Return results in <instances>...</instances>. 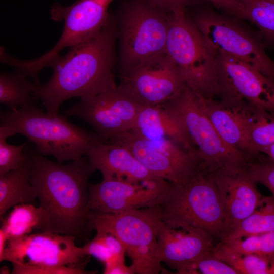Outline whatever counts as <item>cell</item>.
Masks as SVG:
<instances>
[{"label": "cell", "instance_id": "obj_33", "mask_svg": "<svg viewBox=\"0 0 274 274\" xmlns=\"http://www.w3.org/2000/svg\"><path fill=\"white\" fill-rule=\"evenodd\" d=\"M212 250L196 262L197 272L199 270L203 274H238L235 269L215 256Z\"/></svg>", "mask_w": 274, "mask_h": 274}, {"label": "cell", "instance_id": "obj_13", "mask_svg": "<svg viewBox=\"0 0 274 274\" xmlns=\"http://www.w3.org/2000/svg\"><path fill=\"white\" fill-rule=\"evenodd\" d=\"M185 86L178 68L165 51L123 75L118 86L142 106H155L176 96Z\"/></svg>", "mask_w": 274, "mask_h": 274}, {"label": "cell", "instance_id": "obj_16", "mask_svg": "<svg viewBox=\"0 0 274 274\" xmlns=\"http://www.w3.org/2000/svg\"><path fill=\"white\" fill-rule=\"evenodd\" d=\"M213 238L195 228H173L163 221L158 235L157 255L179 273H197L196 262L214 247Z\"/></svg>", "mask_w": 274, "mask_h": 274}, {"label": "cell", "instance_id": "obj_7", "mask_svg": "<svg viewBox=\"0 0 274 274\" xmlns=\"http://www.w3.org/2000/svg\"><path fill=\"white\" fill-rule=\"evenodd\" d=\"M162 222L158 204L117 214L91 212L89 228L116 237L131 259L135 273L157 274L162 270L157 251Z\"/></svg>", "mask_w": 274, "mask_h": 274}, {"label": "cell", "instance_id": "obj_1", "mask_svg": "<svg viewBox=\"0 0 274 274\" xmlns=\"http://www.w3.org/2000/svg\"><path fill=\"white\" fill-rule=\"evenodd\" d=\"M29 154L30 182L40 207L46 213L43 232L79 239L91 231L88 179L96 169L85 155L63 164L32 148Z\"/></svg>", "mask_w": 274, "mask_h": 274}, {"label": "cell", "instance_id": "obj_24", "mask_svg": "<svg viewBox=\"0 0 274 274\" xmlns=\"http://www.w3.org/2000/svg\"><path fill=\"white\" fill-rule=\"evenodd\" d=\"M16 70L0 74V102L13 110L35 104L33 93L38 85Z\"/></svg>", "mask_w": 274, "mask_h": 274}, {"label": "cell", "instance_id": "obj_10", "mask_svg": "<svg viewBox=\"0 0 274 274\" xmlns=\"http://www.w3.org/2000/svg\"><path fill=\"white\" fill-rule=\"evenodd\" d=\"M195 22L217 51L245 62L274 81V62L265 52L262 43L235 20L207 10L198 14Z\"/></svg>", "mask_w": 274, "mask_h": 274}, {"label": "cell", "instance_id": "obj_19", "mask_svg": "<svg viewBox=\"0 0 274 274\" xmlns=\"http://www.w3.org/2000/svg\"><path fill=\"white\" fill-rule=\"evenodd\" d=\"M107 141L124 146L152 174L172 183L187 182L199 168L198 165L178 161L161 152L132 129Z\"/></svg>", "mask_w": 274, "mask_h": 274}, {"label": "cell", "instance_id": "obj_31", "mask_svg": "<svg viewBox=\"0 0 274 274\" xmlns=\"http://www.w3.org/2000/svg\"><path fill=\"white\" fill-rule=\"evenodd\" d=\"M271 258L258 254H242L231 251L227 258L228 264L239 274H269Z\"/></svg>", "mask_w": 274, "mask_h": 274}, {"label": "cell", "instance_id": "obj_12", "mask_svg": "<svg viewBox=\"0 0 274 274\" xmlns=\"http://www.w3.org/2000/svg\"><path fill=\"white\" fill-rule=\"evenodd\" d=\"M143 106L117 86L81 98L64 112L91 125L105 141L132 129Z\"/></svg>", "mask_w": 274, "mask_h": 274}, {"label": "cell", "instance_id": "obj_41", "mask_svg": "<svg viewBox=\"0 0 274 274\" xmlns=\"http://www.w3.org/2000/svg\"><path fill=\"white\" fill-rule=\"evenodd\" d=\"M269 273L274 274V257L271 259L269 269Z\"/></svg>", "mask_w": 274, "mask_h": 274}, {"label": "cell", "instance_id": "obj_3", "mask_svg": "<svg viewBox=\"0 0 274 274\" xmlns=\"http://www.w3.org/2000/svg\"><path fill=\"white\" fill-rule=\"evenodd\" d=\"M0 121V127L11 136L24 135L39 153L53 156L60 163L85 156L93 146L105 141L96 132L72 123L67 115L49 114L35 104L1 111Z\"/></svg>", "mask_w": 274, "mask_h": 274}, {"label": "cell", "instance_id": "obj_25", "mask_svg": "<svg viewBox=\"0 0 274 274\" xmlns=\"http://www.w3.org/2000/svg\"><path fill=\"white\" fill-rule=\"evenodd\" d=\"M274 231V197L263 196L259 205L222 241Z\"/></svg>", "mask_w": 274, "mask_h": 274}, {"label": "cell", "instance_id": "obj_35", "mask_svg": "<svg viewBox=\"0 0 274 274\" xmlns=\"http://www.w3.org/2000/svg\"><path fill=\"white\" fill-rule=\"evenodd\" d=\"M153 6L166 12L177 8H184L197 0H146Z\"/></svg>", "mask_w": 274, "mask_h": 274}, {"label": "cell", "instance_id": "obj_20", "mask_svg": "<svg viewBox=\"0 0 274 274\" xmlns=\"http://www.w3.org/2000/svg\"><path fill=\"white\" fill-rule=\"evenodd\" d=\"M102 179L117 178L141 183L159 178L152 174L123 145L104 141L95 145L86 154Z\"/></svg>", "mask_w": 274, "mask_h": 274}, {"label": "cell", "instance_id": "obj_6", "mask_svg": "<svg viewBox=\"0 0 274 274\" xmlns=\"http://www.w3.org/2000/svg\"><path fill=\"white\" fill-rule=\"evenodd\" d=\"M168 14L166 52L190 89L200 97L215 98L220 91L218 51L189 20L184 8Z\"/></svg>", "mask_w": 274, "mask_h": 274}, {"label": "cell", "instance_id": "obj_28", "mask_svg": "<svg viewBox=\"0 0 274 274\" xmlns=\"http://www.w3.org/2000/svg\"><path fill=\"white\" fill-rule=\"evenodd\" d=\"M274 144V114L261 109L249 134L248 149L252 156L258 155L260 150Z\"/></svg>", "mask_w": 274, "mask_h": 274}, {"label": "cell", "instance_id": "obj_14", "mask_svg": "<svg viewBox=\"0 0 274 274\" xmlns=\"http://www.w3.org/2000/svg\"><path fill=\"white\" fill-rule=\"evenodd\" d=\"M170 182L161 178L134 183L123 179H102L89 185V209L96 213L117 214L159 204Z\"/></svg>", "mask_w": 274, "mask_h": 274}, {"label": "cell", "instance_id": "obj_8", "mask_svg": "<svg viewBox=\"0 0 274 274\" xmlns=\"http://www.w3.org/2000/svg\"><path fill=\"white\" fill-rule=\"evenodd\" d=\"M113 0H77L70 6L55 3L51 7V18L63 21V32L56 45L45 54L31 60L19 59L18 69L35 81L39 72L60 56L62 50L86 42L99 33L108 24V9Z\"/></svg>", "mask_w": 274, "mask_h": 274}, {"label": "cell", "instance_id": "obj_17", "mask_svg": "<svg viewBox=\"0 0 274 274\" xmlns=\"http://www.w3.org/2000/svg\"><path fill=\"white\" fill-rule=\"evenodd\" d=\"M200 99L206 114L224 141L250 155L249 132L262 109L235 98L220 97L217 100L200 96Z\"/></svg>", "mask_w": 274, "mask_h": 274}, {"label": "cell", "instance_id": "obj_15", "mask_svg": "<svg viewBox=\"0 0 274 274\" xmlns=\"http://www.w3.org/2000/svg\"><path fill=\"white\" fill-rule=\"evenodd\" d=\"M220 97L235 98L274 114V81L250 64L218 51Z\"/></svg>", "mask_w": 274, "mask_h": 274}, {"label": "cell", "instance_id": "obj_32", "mask_svg": "<svg viewBox=\"0 0 274 274\" xmlns=\"http://www.w3.org/2000/svg\"><path fill=\"white\" fill-rule=\"evenodd\" d=\"M245 171L256 183L268 188L274 197V162L266 155L260 153L251 157Z\"/></svg>", "mask_w": 274, "mask_h": 274}, {"label": "cell", "instance_id": "obj_9", "mask_svg": "<svg viewBox=\"0 0 274 274\" xmlns=\"http://www.w3.org/2000/svg\"><path fill=\"white\" fill-rule=\"evenodd\" d=\"M146 0L129 5L123 15L122 75L145 60L166 51L168 17Z\"/></svg>", "mask_w": 274, "mask_h": 274}, {"label": "cell", "instance_id": "obj_18", "mask_svg": "<svg viewBox=\"0 0 274 274\" xmlns=\"http://www.w3.org/2000/svg\"><path fill=\"white\" fill-rule=\"evenodd\" d=\"M212 175L224 211L225 238L241 221L257 209L263 195L258 190L256 183L245 170L235 174Z\"/></svg>", "mask_w": 274, "mask_h": 274}, {"label": "cell", "instance_id": "obj_29", "mask_svg": "<svg viewBox=\"0 0 274 274\" xmlns=\"http://www.w3.org/2000/svg\"><path fill=\"white\" fill-rule=\"evenodd\" d=\"M9 133L0 127V175L25 167L29 163L27 142L19 146L9 144L7 139Z\"/></svg>", "mask_w": 274, "mask_h": 274}, {"label": "cell", "instance_id": "obj_37", "mask_svg": "<svg viewBox=\"0 0 274 274\" xmlns=\"http://www.w3.org/2000/svg\"><path fill=\"white\" fill-rule=\"evenodd\" d=\"M105 274H134V270L131 265L127 266L125 262H117L105 265Z\"/></svg>", "mask_w": 274, "mask_h": 274}, {"label": "cell", "instance_id": "obj_36", "mask_svg": "<svg viewBox=\"0 0 274 274\" xmlns=\"http://www.w3.org/2000/svg\"><path fill=\"white\" fill-rule=\"evenodd\" d=\"M217 8L224 10L228 13L238 17L240 3L239 0H207Z\"/></svg>", "mask_w": 274, "mask_h": 274}, {"label": "cell", "instance_id": "obj_4", "mask_svg": "<svg viewBox=\"0 0 274 274\" xmlns=\"http://www.w3.org/2000/svg\"><path fill=\"white\" fill-rule=\"evenodd\" d=\"M163 222L173 228H195L221 241L225 236L224 213L212 174L199 168L187 182L170 183L159 204Z\"/></svg>", "mask_w": 274, "mask_h": 274}, {"label": "cell", "instance_id": "obj_21", "mask_svg": "<svg viewBox=\"0 0 274 274\" xmlns=\"http://www.w3.org/2000/svg\"><path fill=\"white\" fill-rule=\"evenodd\" d=\"M132 129L149 141L170 139L196 154V149L184 128L160 105L143 106Z\"/></svg>", "mask_w": 274, "mask_h": 274}, {"label": "cell", "instance_id": "obj_23", "mask_svg": "<svg viewBox=\"0 0 274 274\" xmlns=\"http://www.w3.org/2000/svg\"><path fill=\"white\" fill-rule=\"evenodd\" d=\"M12 210L2 220V229L8 241L29 234L35 229L43 232L46 221V213L41 207L24 203L15 206Z\"/></svg>", "mask_w": 274, "mask_h": 274}, {"label": "cell", "instance_id": "obj_40", "mask_svg": "<svg viewBox=\"0 0 274 274\" xmlns=\"http://www.w3.org/2000/svg\"><path fill=\"white\" fill-rule=\"evenodd\" d=\"M0 272V273L2 274H8L10 273L9 268L7 266L2 267Z\"/></svg>", "mask_w": 274, "mask_h": 274}, {"label": "cell", "instance_id": "obj_39", "mask_svg": "<svg viewBox=\"0 0 274 274\" xmlns=\"http://www.w3.org/2000/svg\"><path fill=\"white\" fill-rule=\"evenodd\" d=\"M260 153L266 155L274 162V144L262 149Z\"/></svg>", "mask_w": 274, "mask_h": 274}, {"label": "cell", "instance_id": "obj_5", "mask_svg": "<svg viewBox=\"0 0 274 274\" xmlns=\"http://www.w3.org/2000/svg\"><path fill=\"white\" fill-rule=\"evenodd\" d=\"M181 124L196 149L200 168L211 174L245 169L251 156L226 143L206 114L200 96L186 85L176 96L160 105Z\"/></svg>", "mask_w": 274, "mask_h": 274}, {"label": "cell", "instance_id": "obj_2", "mask_svg": "<svg viewBox=\"0 0 274 274\" xmlns=\"http://www.w3.org/2000/svg\"><path fill=\"white\" fill-rule=\"evenodd\" d=\"M115 37L109 20L95 36L71 47L51 64V77L38 85L33 94L48 113H59L61 105L70 98L92 97L117 86L113 73Z\"/></svg>", "mask_w": 274, "mask_h": 274}, {"label": "cell", "instance_id": "obj_26", "mask_svg": "<svg viewBox=\"0 0 274 274\" xmlns=\"http://www.w3.org/2000/svg\"><path fill=\"white\" fill-rule=\"evenodd\" d=\"M238 18L255 25L266 40L274 43V0H239Z\"/></svg>", "mask_w": 274, "mask_h": 274}, {"label": "cell", "instance_id": "obj_38", "mask_svg": "<svg viewBox=\"0 0 274 274\" xmlns=\"http://www.w3.org/2000/svg\"><path fill=\"white\" fill-rule=\"evenodd\" d=\"M8 239L4 231L0 229V258L2 257L5 250Z\"/></svg>", "mask_w": 274, "mask_h": 274}, {"label": "cell", "instance_id": "obj_27", "mask_svg": "<svg viewBox=\"0 0 274 274\" xmlns=\"http://www.w3.org/2000/svg\"><path fill=\"white\" fill-rule=\"evenodd\" d=\"M85 254L92 256L104 265L117 262H125L126 251L120 242L113 235L96 232L93 239L82 247Z\"/></svg>", "mask_w": 274, "mask_h": 274}, {"label": "cell", "instance_id": "obj_34", "mask_svg": "<svg viewBox=\"0 0 274 274\" xmlns=\"http://www.w3.org/2000/svg\"><path fill=\"white\" fill-rule=\"evenodd\" d=\"M88 271L83 268L67 266H31L13 264L11 273L13 274H88L95 272Z\"/></svg>", "mask_w": 274, "mask_h": 274}, {"label": "cell", "instance_id": "obj_22", "mask_svg": "<svg viewBox=\"0 0 274 274\" xmlns=\"http://www.w3.org/2000/svg\"><path fill=\"white\" fill-rule=\"evenodd\" d=\"M37 195L30 182L28 164L0 175V215L16 205L35 203Z\"/></svg>", "mask_w": 274, "mask_h": 274}, {"label": "cell", "instance_id": "obj_11", "mask_svg": "<svg viewBox=\"0 0 274 274\" xmlns=\"http://www.w3.org/2000/svg\"><path fill=\"white\" fill-rule=\"evenodd\" d=\"M75 237L49 232H39L9 240L0 262L31 266H67L83 268L89 256Z\"/></svg>", "mask_w": 274, "mask_h": 274}, {"label": "cell", "instance_id": "obj_30", "mask_svg": "<svg viewBox=\"0 0 274 274\" xmlns=\"http://www.w3.org/2000/svg\"><path fill=\"white\" fill-rule=\"evenodd\" d=\"M221 242L242 254L261 255L271 259L274 257V231Z\"/></svg>", "mask_w": 274, "mask_h": 274}]
</instances>
